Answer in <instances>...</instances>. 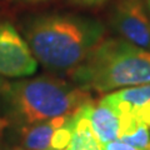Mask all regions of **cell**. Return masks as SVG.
<instances>
[{
  "mask_svg": "<svg viewBox=\"0 0 150 150\" xmlns=\"http://www.w3.org/2000/svg\"><path fill=\"white\" fill-rule=\"evenodd\" d=\"M65 150H104V145L91 129L81 106L75 112L73 134Z\"/></svg>",
  "mask_w": 150,
  "mask_h": 150,
  "instance_id": "cell-9",
  "label": "cell"
},
{
  "mask_svg": "<svg viewBox=\"0 0 150 150\" xmlns=\"http://www.w3.org/2000/svg\"><path fill=\"white\" fill-rule=\"evenodd\" d=\"M73 115L74 112L56 116V118L40 121L38 124L24 128L23 143L25 148L30 150H51V142H53L55 131L67 123Z\"/></svg>",
  "mask_w": 150,
  "mask_h": 150,
  "instance_id": "cell-8",
  "label": "cell"
},
{
  "mask_svg": "<svg viewBox=\"0 0 150 150\" xmlns=\"http://www.w3.org/2000/svg\"><path fill=\"white\" fill-rule=\"evenodd\" d=\"M73 1L76 3V4H80V5L90 6V5H98V4H101V3H104L105 0H73Z\"/></svg>",
  "mask_w": 150,
  "mask_h": 150,
  "instance_id": "cell-12",
  "label": "cell"
},
{
  "mask_svg": "<svg viewBox=\"0 0 150 150\" xmlns=\"http://www.w3.org/2000/svg\"><path fill=\"white\" fill-rule=\"evenodd\" d=\"M112 24L126 41L150 50V19L143 0H119L112 13Z\"/></svg>",
  "mask_w": 150,
  "mask_h": 150,
  "instance_id": "cell-5",
  "label": "cell"
},
{
  "mask_svg": "<svg viewBox=\"0 0 150 150\" xmlns=\"http://www.w3.org/2000/svg\"><path fill=\"white\" fill-rule=\"evenodd\" d=\"M5 85H6V83L4 81V79L1 78V75H0V94L3 93V90H4V88H5Z\"/></svg>",
  "mask_w": 150,
  "mask_h": 150,
  "instance_id": "cell-14",
  "label": "cell"
},
{
  "mask_svg": "<svg viewBox=\"0 0 150 150\" xmlns=\"http://www.w3.org/2000/svg\"><path fill=\"white\" fill-rule=\"evenodd\" d=\"M83 90L110 91L150 83V51L126 40L100 41L74 69Z\"/></svg>",
  "mask_w": 150,
  "mask_h": 150,
  "instance_id": "cell-2",
  "label": "cell"
},
{
  "mask_svg": "<svg viewBox=\"0 0 150 150\" xmlns=\"http://www.w3.org/2000/svg\"><path fill=\"white\" fill-rule=\"evenodd\" d=\"M84 115L88 118L91 129L103 144L114 142L120 138L121 134V118L110 104L100 100L98 104L88 101L81 105Z\"/></svg>",
  "mask_w": 150,
  "mask_h": 150,
  "instance_id": "cell-6",
  "label": "cell"
},
{
  "mask_svg": "<svg viewBox=\"0 0 150 150\" xmlns=\"http://www.w3.org/2000/svg\"><path fill=\"white\" fill-rule=\"evenodd\" d=\"M104 26L75 15H46L26 26L25 36L33 55L46 68L75 69L101 41Z\"/></svg>",
  "mask_w": 150,
  "mask_h": 150,
  "instance_id": "cell-1",
  "label": "cell"
},
{
  "mask_svg": "<svg viewBox=\"0 0 150 150\" xmlns=\"http://www.w3.org/2000/svg\"><path fill=\"white\" fill-rule=\"evenodd\" d=\"M149 126L143 123H138L134 125L130 130H128L125 134H123L118 140H121L126 144H130L133 146L142 149V150H148L149 143H150V131Z\"/></svg>",
  "mask_w": 150,
  "mask_h": 150,
  "instance_id": "cell-10",
  "label": "cell"
},
{
  "mask_svg": "<svg viewBox=\"0 0 150 150\" xmlns=\"http://www.w3.org/2000/svg\"><path fill=\"white\" fill-rule=\"evenodd\" d=\"M3 95L13 120L25 128L56 116L73 114L89 101V95L83 89L50 78L6 84Z\"/></svg>",
  "mask_w": 150,
  "mask_h": 150,
  "instance_id": "cell-3",
  "label": "cell"
},
{
  "mask_svg": "<svg viewBox=\"0 0 150 150\" xmlns=\"http://www.w3.org/2000/svg\"><path fill=\"white\" fill-rule=\"evenodd\" d=\"M148 6H149V10H150V0H148Z\"/></svg>",
  "mask_w": 150,
  "mask_h": 150,
  "instance_id": "cell-16",
  "label": "cell"
},
{
  "mask_svg": "<svg viewBox=\"0 0 150 150\" xmlns=\"http://www.w3.org/2000/svg\"><path fill=\"white\" fill-rule=\"evenodd\" d=\"M26 1H43V0H26Z\"/></svg>",
  "mask_w": 150,
  "mask_h": 150,
  "instance_id": "cell-15",
  "label": "cell"
},
{
  "mask_svg": "<svg viewBox=\"0 0 150 150\" xmlns=\"http://www.w3.org/2000/svg\"><path fill=\"white\" fill-rule=\"evenodd\" d=\"M103 100L110 104L118 112L130 114L150 106V83L138 86L120 89L111 93Z\"/></svg>",
  "mask_w": 150,
  "mask_h": 150,
  "instance_id": "cell-7",
  "label": "cell"
},
{
  "mask_svg": "<svg viewBox=\"0 0 150 150\" xmlns=\"http://www.w3.org/2000/svg\"><path fill=\"white\" fill-rule=\"evenodd\" d=\"M148 150H150V143H149V148H148Z\"/></svg>",
  "mask_w": 150,
  "mask_h": 150,
  "instance_id": "cell-17",
  "label": "cell"
},
{
  "mask_svg": "<svg viewBox=\"0 0 150 150\" xmlns=\"http://www.w3.org/2000/svg\"><path fill=\"white\" fill-rule=\"evenodd\" d=\"M103 145H104V150H142L130 144L121 142V140H114V142H109Z\"/></svg>",
  "mask_w": 150,
  "mask_h": 150,
  "instance_id": "cell-11",
  "label": "cell"
},
{
  "mask_svg": "<svg viewBox=\"0 0 150 150\" xmlns=\"http://www.w3.org/2000/svg\"><path fill=\"white\" fill-rule=\"evenodd\" d=\"M6 125H8V123H6V120H4V119H1L0 118V134L4 131V129L6 128Z\"/></svg>",
  "mask_w": 150,
  "mask_h": 150,
  "instance_id": "cell-13",
  "label": "cell"
},
{
  "mask_svg": "<svg viewBox=\"0 0 150 150\" xmlns=\"http://www.w3.org/2000/svg\"><path fill=\"white\" fill-rule=\"evenodd\" d=\"M38 67L26 41L10 23L0 24V75L21 78L34 74Z\"/></svg>",
  "mask_w": 150,
  "mask_h": 150,
  "instance_id": "cell-4",
  "label": "cell"
}]
</instances>
